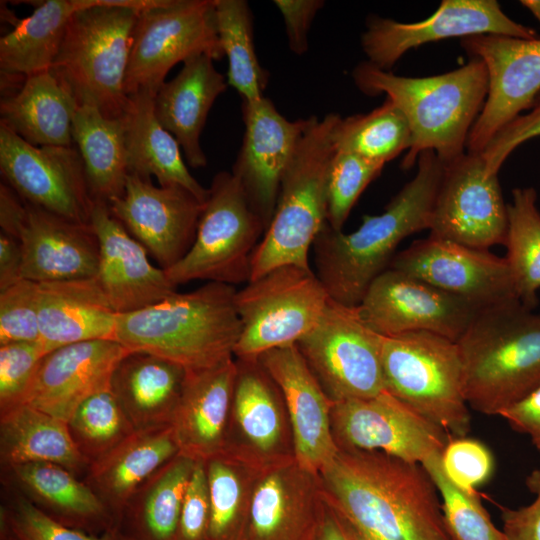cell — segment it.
<instances>
[{"label": "cell", "mask_w": 540, "mask_h": 540, "mask_svg": "<svg viewBox=\"0 0 540 540\" xmlns=\"http://www.w3.org/2000/svg\"><path fill=\"white\" fill-rule=\"evenodd\" d=\"M441 454L437 453L421 465L433 480L442 498L441 509L447 530L453 540H508L496 528L483 507L479 493L459 488L445 474Z\"/></svg>", "instance_id": "obj_45"}, {"label": "cell", "mask_w": 540, "mask_h": 540, "mask_svg": "<svg viewBox=\"0 0 540 540\" xmlns=\"http://www.w3.org/2000/svg\"><path fill=\"white\" fill-rule=\"evenodd\" d=\"M318 474L323 499L351 540H453L437 488L419 463L338 450Z\"/></svg>", "instance_id": "obj_1"}, {"label": "cell", "mask_w": 540, "mask_h": 540, "mask_svg": "<svg viewBox=\"0 0 540 540\" xmlns=\"http://www.w3.org/2000/svg\"><path fill=\"white\" fill-rule=\"evenodd\" d=\"M79 105L51 72L25 78L2 97L0 124L34 146H74L72 128Z\"/></svg>", "instance_id": "obj_34"}, {"label": "cell", "mask_w": 540, "mask_h": 540, "mask_svg": "<svg viewBox=\"0 0 540 540\" xmlns=\"http://www.w3.org/2000/svg\"><path fill=\"white\" fill-rule=\"evenodd\" d=\"M72 135L94 202L109 206L123 195L129 174L122 118H107L95 107L80 105Z\"/></svg>", "instance_id": "obj_38"}, {"label": "cell", "mask_w": 540, "mask_h": 540, "mask_svg": "<svg viewBox=\"0 0 540 540\" xmlns=\"http://www.w3.org/2000/svg\"><path fill=\"white\" fill-rule=\"evenodd\" d=\"M204 464L210 503L208 540H243L260 469L225 453Z\"/></svg>", "instance_id": "obj_40"}, {"label": "cell", "mask_w": 540, "mask_h": 540, "mask_svg": "<svg viewBox=\"0 0 540 540\" xmlns=\"http://www.w3.org/2000/svg\"><path fill=\"white\" fill-rule=\"evenodd\" d=\"M206 54L224 57L218 37L215 0H164L139 13L125 77L128 96L156 95L172 67Z\"/></svg>", "instance_id": "obj_11"}, {"label": "cell", "mask_w": 540, "mask_h": 540, "mask_svg": "<svg viewBox=\"0 0 540 540\" xmlns=\"http://www.w3.org/2000/svg\"><path fill=\"white\" fill-rule=\"evenodd\" d=\"M516 432L528 435L540 450V385L521 400L501 410L498 414Z\"/></svg>", "instance_id": "obj_55"}, {"label": "cell", "mask_w": 540, "mask_h": 540, "mask_svg": "<svg viewBox=\"0 0 540 540\" xmlns=\"http://www.w3.org/2000/svg\"><path fill=\"white\" fill-rule=\"evenodd\" d=\"M416 175L379 215L363 216L351 233L328 223L314 244L316 275L331 299L358 306L372 281L389 268L400 242L428 229L443 163L432 150L417 159Z\"/></svg>", "instance_id": "obj_2"}, {"label": "cell", "mask_w": 540, "mask_h": 540, "mask_svg": "<svg viewBox=\"0 0 540 540\" xmlns=\"http://www.w3.org/2000/svg\"><path fill=\"white\" fill-rule=\"evenodd\" d=\"M383 167L356 154L335 151L328 177L327 223L332 229L342 231L356 201Z\"/></svg>", "instance_id": "obj_47"}, {"label": "cell", "mask_w": 540, "mask_h": 540, "mask_svg": "<svg viewBox=\"0 0 540 540\" xmlns=\"http://www.w3.org/2000/svg\"><path fill=\"white\" fill-rule=\"evenodd\" d=\"M339 115L307 118L284 172L275 211L251 260L250 280L283 265L310 270L309 251L327 223L328 177Z\"/></svg>", "instance_id": "obj_6"}, {"label": "cell", "mask_w": 540, "mask_h": 540, "mask_svg": "<svg viewBox=\"0 0 540 540\" xmlns=\"http://www.w3.org/2000/svg\"><path fill=\"white\" fill-rule=\"evenodd\" d=\"M287 34L291 51L302 55L308 50V33L317 12L324 6L322 0H275Z\"/></svg>", "instance_id": "obj_54"}, {"label": "cell", "mask_w": 540, "mask_h": 540, "mask_svg": "<svg viewBox=\"0 0 540 540\" xmlns=\"http://www.w3.org/2000/svg\"><path fill=\"white\" fill-rule=\"evenodd\" d=\"M480 34L539 38L532 27L508 17L495 0H443L432 16L414 23L371 16L361 35V47L367 62L389 71L412 48Z\"/></svg>", "instance_id": "obj_16"}, {"label": "cell", "mask_w": 540, "mask_h": 540, "mask_svg": "<svg viewBox=\"0 0 540 540\" xmlns=\"http://www.w3.org/2000/svg\"><path fill=\"white\" fill-rule=\"evenodd\" d=\"M46 354L40 341L0 345V413L25 404Z\"/></svg>", "instance_id": "obj_48"}, {"label": "cell", "mask_w": 540, "mask_h": 540, "mask_svg": "<svg viewBox=\"0 0 540 540\" xmlns=\"http://www.w3.org/2000/svg\"><path fill=\"white\" fill-rule=\"evenodd\" d=\"M91 226L99 244L95 276L117 314L138 311L176 293L165 270L154 266L145 247L111 214L94 202Z\"/></svg>", "instance_id": "obj_24"}, {"label": "cell", "mask_w": 540, "mask_h": 540, "mask_svg": "<svg viewBox=\"0 0 540 540\" xmlns=\"http://www.w3.org/2000/svg\"><path fill=\"white\" fill-rule=\"evenodd\" d=\"M520 4L527 8L540 23V0H522Z\"/></svg>", "instance_id": "obj_59"}, {"label": "cell", "mask_w": 540, "mask_h": 540, "mask_svg": "<svg viewBox=\"0 0 540 540\" xmlns=\"http://www.w3.org/2000/svg\"><path fill=\"white\" fill-rule=\"evenodd\" d=\"M447 477L459 488L476 493L493 472L494 460L489 449L471 438H451L441 454Z\"/></svg>", "instance_id": "obj_50"}, {"label": "cell", "mask_w": 540, "mask_h": 540, "mask_svg": "<svg viewBox=\"0 0 540 540\" xmlns=\"http://www.w3.org/2000/svg\"><path fill=\"white\" fill-rule=\"evenodd\" d=\"M215 14L219 41L228 60V85L240 94L242 101L262 98L269 75L256 55L248 2L215 0Z\"/></svg>", "instance_id": "obj_43"}, {"label": "cell", "mask_w": 540, "mask_h": 540, "mask_svg": "<svg viewBox=\"0 0 540 540\" xmlns=\"http://www.w3.org/2000/svg\"><path fill=\"white\" fill-rule=\"evenodd\" d=\"M179 453L170 425L135 430L92 462L84 481L107 507L117 529L134 493Z\"/></svg>", "instance_id": "obj_32"}, {"label": "cell", "mask_w": 540, "mask_h": 540, "mask_svg": "<svg viewBox=\"0 0 540 540\" xmlns=\"http://www.w3.org/2000/svg\"><path fill=\"white\" fill-rule=\"evenodd\" d=\"M5 485L55 521L91 534L116 529L114 518L93 489L67 468L48 462L3 467Z\"/></svg>", "instance_id": "obj_30"}, {"label": "cell", "mask_w": 540, "mask_h": 540, "mask_svg": "<svg viewBox=\"0 0 540 540\" xmlns=\"http://www.w3.org/2000/svg\"><path fill=\"white\" fill-rule=\"evenodd\" d=\"M210 503L204 461H197L185 494L175 540H208Z\"/></svg>", "instance_id": "obj_52"}, {"label": "cell", "mask_w": 540, "mask_h": 540, "mask_svg": "<svg viewBox=\"0 0 540 540\" xmlns=\"http://www.w3.org/2000/svg\"><path fill=\"white\" fill-rule=\"evenodd\" d=\"M31 15L16 19L0 38L1 80L25 78L51 70L71 17L87 0L33 1Z\"/></svg>", "instance_id": "obj_36"}, {"label": "cell", "mask_w": 540, "mask_h": 540, "mask_svg": "<svg viewBox=\"0 0 540 540\" xmlns=\"http://www.w3.org/2000/svg\"><path fill=\"white\" fill-rule=\"evenodd\" d=\"M196 460L179 453L131 497L117 530L135 540H175Z\"/></svg>", "instance_id": "obj_39"}, {"label": "cell", "mask_w": 540, "mask_h": 540, "mask_svg": "<svg viewBox=\"0 0 540 540\" xmlns=\"http://www.w3.org/2000/svg\"><path fill=\"white\" fill-rule=\"evenodd\" d=\"M225 454L258 469L295 458L282 392L257 359H237Z\"/></svg>", "instance_id": "obj_19"}, {"label": "cell", "mask_w": 540, "mask_h": 540, "mask_svg": "<svg viewBox=\"0 0 540 540\" xmlns=\"http://www.w3.org/2000/svg\"><path fill=\"white\" fill-rule=\"evenodd\" d=\"M331 430L338 450L380 451L419 464L442 453L451 439L386 390L334 403Z\"/></svg>", "instance_id": "obj_15"}, {"label": "cell", "mask_w": 540, "mask_h": 540, "mask_svg": "<svg viewBox=\"0 0 540 540\" xmlns=\"http://www.w3.org/2000/svg\"><path fill=\"white\" fill-rule=\"evenodd\" d=\"M214 61L206 54L187 59L178 74L163 83L153 100L156 118L177 140L192 168L207 165L200 135L212 105L228 86Z\"/></svg>", "instance_id": "obj_31"}, {"label": "cell", "mask_w": 540, "mask_h": 540, "mask_svg": "<svg viewBox=\"0 0 540 540\" xmlns=\"http://www.w3.org/2000/svg\"><path fill=\"white\" fill-rule=\"evenodd\" d=\"M114 534H115V540H135L131 536H129V535L123 533L122 531L117 530V529L115 530Z\"/></svg>", "instance_id": "obj_60"}, {"label": "cell", "mask_w": 540, "mask_h": 540, "mask_svg": "<svg viewBox=\"0 0 540 540\" xmlns=\"http://www.w3.org/2000/svg\"><path fill=\"white\" fill-rule=\"evenodd\" d=\"M352 77L364 94H385L407 119L412 144L402 160L403 169L411 168L427 150L442 163L463 154L489 86L486 66L476 57L455 70L427 77L395 75L365 61L355 67Z\"/></svg>", "instance_id": "obj_3"}, {"label": "cell", "mask_w": 540, "mask_h": 540, "mask_svg": "<svg viewBox=\"0 0 540 540\" xmlns=\"http://www.w3.org/2000/svg\"><path fill=\"white\" fill-rule=\"evenodd\" d=\"M358 309L384 337L424 331L457 342L479 310L466 300L388 268L369 285Z\"/></svg>", "instance_id": "obj_17"}, {"label": "cell", "mask_w": 540, "mask_h": 540, "mask_svg": "<svg viewBox=\"0 0 540 540\" xmlns=\"http://www.w3.org/2000/svg\"><path fill=\"white\" fill-rule=\"evenodd\" d=\"M0 460L3 467L55 463L77 476L86 474L90 465L66 421L27 404L0 413Z\"/></svg>", "instance_id": "obj_37"}, {"label": "cell", "mask_w": 540, "mask_h": 540, "mask_svg": "<svg viewBox=\"0 0 540 540\" xmlns=\"http://www.w3.org/2000/svg\"><path fill=\"white\" fill-rule=\"evenodd\" d=\"M128 352L115 340H93L47 353L25 404L67 421L82 401L110 386L115 367Z\"/></svg>", "instance_id": "obj_26"}, {"label": "cell", "mask_w": 540, "mask_h": 540, "mask_svg": "<svg viewBox=\"0 0 540 540\" xmlns=\"http://www.w3.org/2000/svg\"><path fill=\"white\" fill-rule=\"evenodd\" d=\"M461 45L484 62L488 74L487 97L466 145L467 151L481 153L540 93V38L480 34L463 38Z\"/></svg>", "instance_id": "obj_18"}, {"label": "cell", "mask_w": 540, "mask_h": 540, "mask_svg": "<svg viewBox=\"0 0 540 540\" xmlns=\"http://www.w3.org/2000/svg\"><path fill=\"white\" fill-rule=\"evenodd\" d=\"M258 360L280 388L292 428L295 459L318 473L337 453L331 430L334 403L296 344L274 348Z\"/></svg>", "instance_id": "obj_25"}, {"label": "cell", "mask_w": 540, "mask_h": 540, "mask_svg": "<svg viewBox=\"0 0 540 540\" xmlns=\"http://www.w3.org/2000/svg\"><path fill=\"white\" fill-rule=\"evenodd\" d=\"M330 296L311 269L276 267L237 290L241 334L234 357L257 359L274 348L296 344L320 320Z\"/></svg>", "instance_id": "obj_10"}, {"label": "cell", "mask_w": 540, "mask_h": 540, "mask_svg": "<svg viewBox=\"0 0 540 540\" xmlns=\"http://www.w3.org/2000/svg\"><path fill=\"white\" fill-rule=\"evenodd\" d=\"M540 136V93L527 113L504 126L481 152L489 175L498 172L507 157L522 143Z\"/></svg>", "instance_id": "obj_51"}, {"label": "cell", "mask_w": 540, "mask_h": 540, "mask_svg": "<svg viewBox=\"0 0 540 540\" xmlns=\"http://www.w3.org/2000/svg\"><path fill=\"white\" fill-rule=\"evenodd\" d=\"M24 210L25 202L9 185L1 183L0 226L3 233L15 238Z\"/></svg>", "instance_id": "obj_57"}, {"label": "cell", "mask_w": 540, "mask_h": 540, "mask_svg": "<svg viewBox=\"0 0 540 540\" xmlns=\"http://www.w3.org/2000/svg\"><path fill=\"white\" fill-rule=\"evenodd\" d=\"M307 540H351V538L325 502L319 520Z\"/></svg>", "instance_id": "obj_58"}, {"label": "cell", "mask_w": 540, "mask_h": 540, "mask_svg": "<svg viewBox=\"0 0 540 540\" xmlns=\"http://www.w3.org/2000/svg\"><path fill=\"white\" fill-rule=\"evenodd\" d=\"M236 372L234 358L187 371L170 424L181 454L205 462L224 452Z\"/></svg>", "instance_id": "obj_28"}, {"label": "cell", "mask_w": 540, "mask_h": 540, "mask_svg": "<svg viewBox=\"0 0 540 540\" xmlns=\"http://www.w3.org/2000/svg\"><path fill=\"white\" fill-rule=\"evenodd\" d=\"M389 267L458 296L479 310L519 300L505 257L450 240L430 235L416 240L396 253Z\"/></svg>", "instance_id": "obj_20"}, {"label": "cell", "mask_w": 540, "mask_h": 540, "mask_svg": "<svg viewBox=\"0 0 540 540\" xmlns=\"http://www.w3.org/2000/svg\"><path fill=\"white\" fill-rule=\"evenodd\" d=\"M38 284L39 341L46 353L74 343L115 340L118 314L95 277Z\"/></svg>", "instance_id": "obj_29"}, {"label": "cell", "mask_w": 540, "mask_h": 540, "mask_svg": "<svg viewBox=\"0 0 540 540\" xmlns=\"http://www.w3.org/2000/svg\"><path fill=\"white\" fill-rule=\"evenodd\" d=\"M23 254L19 241L0 234V291L23 279Z\"/></svg>", "instance_id": "obj_56"}, {"label": "cell", "mask_w": 540, "mask_h": 540, "mask_svg": "<svg viewBox=\"0 0 540 540\" xmlns=\"http://www.w3.org/2000/svg\"><path fill=\"white\" fill-rule=\"evenodd\" d=\"M129 98L122 117L129 173L154 176L160 186H181L205 203L209 189L191 175L177 140L156 118L154 96L141 91Z\"/></svg>", "instance_id": "obj_35"}, {"label": "cell", "mask_w": 540, "mask_h": 540, "mask_svg": "<svg viewBox=\"0 0 540 540\" xmlns=\"http://www.w3.org/2000/svg\"><path fill=\"white\" fill-rule=\"evenodd\" d=\"M208 189L193 245L165 271L175 286L199 280L235 286L250 280L263 222L232 172H218Z\"/></svg>", "instance_id": "obj_9"}, {"label": "cell", "mask_w": 540, "mask_h": 540, "mask_svg": "<svg viewBox=\"0 0 540 540\" xmlns=\"http://www.w3.org/2000/svg\"><path fill=\"white\" fill-rule=\"evenodd\" d=\"M381 360L387 392L451 438L468 434L471 416L455 341L424 331L383 336Z\"/></svg>", "instance_id": "obj_8"}, {"label": "cell", "mask_w": 540, "mask_h": 540, "mask_svg": "<svg viewBox=\"0 0 540 540\" xmlns=\"http://www.w3.org/2000/svg\"><path fill=\"white\" fill-rule=\"evenodd\" d=\"M456 343L473 410L498 415L540 385V313L519 300L478 310Z\"/></svg>", "instance_id": "obj_5"}, {"label": "cell", "mask_w": 540, "mask_h": 540, "mask_svg": "<svg viewBox=\"0 0 540 540\" xmlns=\"http://www.w3.org/2000/svg\"><path fill=\"white\" fill-rule=\"evenodd\" d=\"M38 293L26 279L0 291V345L40 340Z\"/></svg>", "instance_id": "obj_49"}, {"label": "cell", "mask_w": 540, "mask_h": 540, "mask_svg": "<svg viewBox=\"0 0 540 540\" xmlns=\"http://www.w3.org/2000/svg\"><path fill=\"white\" fill-rule=\"evenodd\" d=\"M507 227L498 175L487 174L482 154L467 151L443 163L429 235L488 250L505 244Z\"/></svg>", "instance_id": "obj_14"}, {"label": "cell", "mask_w": 540, "mask_h": 540, "mask_svg": "<svg viewBox=\"0 0 540 540\" xmlns=\"http://www.w3.org/2000/svg\"><path fill=\"white\" fill-rule=\"evenodd\" d=\"M333 142L338 152L356 154L384 166L410 149L412 133L404 114L386 98L366 114L339 117Z\"/></svg>", "instance_id": "obj_41"}, {"label": "cell", "mask_w": 540, "mask_h": 540, "mask_svg": "<svg viewBox=\"0 0 540 540\" xmlns=\"http://www.w3.org/2000/svg\"><path fill=\"white\" fill-rule=\"evenodd\" d=\"M526 486L535 495L529 505L516 509L500 507L508 540H540V468L526 477Z\"/></svg>", "instance_id": "obj_53"}, {"label": "cell", "mask_w": 540, "mask_h": 540, "mask_svg": "<svg viewBox=\"0 0 540 540\" xmlns=\"http://www.w3.org/2000/svg\"><path fill=\"white\" fill-rule=\"evenodd\" d=\"M235 286L207 282L135 312L118 314L115 340L131 352L173 361L187 371L234 358L241 334Z\"/></svg>", "instance_id": "obj_4"}, {"label": "cell", "mask_w": 540, "mask_h": 540, "mask_svg": "<svg viewBox=\"0 0 540 540\" xmlns=\"http://www.w3.org/2000/svg\"><path fill=\"white\" fill-rule=\"evenodd\" d=\"M319 474L295 458L259 470L243 540H307L322 513Z\"/></svg>", "instance_id": "obj_23"}, {"label": "cell", "mask_w": 540, "mask_h": 540, "mask_svg": "<svg viewBox=\"0 0 540 540\" xmlns=\"http://www.w3.org/2000/svg\"><path fill=\"white\" fill-rule=\"evenodd\" d=\"M507 210L505 259L520 302L534 310L540 289V212L536 190L533 187L515 188Z\"/></svg>", "instance_id": "obj_42"}, {"label": "cell", "mask_w": 540, "mask_h": 540, "mask_svg": "<svg viewBox=\"0 0 540 540\" xmlns=\"http://www.w3.org/2000/svg\"><path fill=\"white\" fill-rule=\"evenodd\" d=\"M0 169L26 203L91 226L94 200L75 146H34L0 124Z\"/></svg>", "instance_id": "obj_13"}, {"label": "cell", "mask_w": 540, "mask_h": 540, "mask_svg": "<svg viewBox=\"0 0 540 540\" xmlns=\"http://www.w3.org/2000/svg\"><path fill=\"white\" fill-rule=\"evenodd\" d=\"M139 11L87 0L70 19L51 72L78 105L120 119L129 106L125 77Z\"/></svg>", "instance_id": "obj_7"}, {"label": "cell", "mask_w": 540, "mask_h": 540, "mask_svg": "<svg viewBox=\"0 0 540 540\" xmlns=\"http://www.w3.org/2000/svg\"><path fill=\"white\" fill-rule=\"evenodd\" d=\"M66 423L76 447L90 464L135 431L110 386L82 401Z\"/></svg>", "instance_id": "obj_44"}, {"label": "cell", "mask_w": 540, "mask_h": 540, "mask_svg": "<svg viewBox=\"0 0 540 540\" xmlns=\"http://www.w3.org/2000/svg\"><path fill=\"white\" fill-rule=\"evenodd\" d=\"M186 375L173 361L129 351L115 367L110 388L135 430L168 426Z\"/></svg>", "instance_id": "obj_33"}, {"label": "cell", "mask_w": 540, "mask_h": 540, "mask_svg": "<svg viewBox=\"0 0 540 540\" xmlns=\"http://www.w3.org/2000/svg\"><path fill=\"white\" fill-rule=\"evenodd\" d=\"M383 336L373 331L358 306L331 299L316 326L297 347L333 403L372 398L385 391Z\"/></svg>", "instance_id": "obj_12"}, {"label": "cell", "mask_w": 540, "mask_h": 540, "mask_svg": "<svg viewBox=\"0 0 540 540\" xmlns=\"http://www.w3.org/2000/svg\"><path fill=\"white\" fill-rule=\"evenodd\" d=\"M0 507V540H115V530L91 534L67 527L11 487Z\"/></svg>", "instance_id": "obj_46"}, {"label": "cell", "mask_w": 540, "mask_h": 540, "mask_svg": "<svg viewBox=\"0 0 540 540\" xmlns=\"http://www.w3.org/2000/svg\"><path fill=\"white\" fill-rule=\"evenodd\" d=\"M244 135L232 167L265 231L273 217L281 181L295 147L306 127V119L290 121L262 97L242 101Z\"/></svg>", "instance_id": "obj_22"}, {"label": "cell", "mask_w": 540, "mask_h": 540, "mask_svg": "<svg viewBox=\"0 0 540 540\" xmlns=\"http://www.w3.org/2000/svg\"><path fill=\"white\" fill-rule=\"evenodd\" d=\"M15 238L23 254V279L47 283L97 275L99 244L92 226L25 202Z\"/></svg>", "instance_id": "obj_27"}, {"label": "cell", "mask_w": 540, "mask_h": 540, "mask_svg": "<svg viewBox=\"0 0 540 540\" xmlns=\"http://www.w3.org/2000/svg\"><path fill=\"white\" fill-rule=\"evenodd\" d=\"M203 206L181 186H156L150 177L129 173L123 195L108 207L166 271L193 245Z\"/></svg>", "instance_id": "obj_21"}]
</instances>
